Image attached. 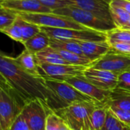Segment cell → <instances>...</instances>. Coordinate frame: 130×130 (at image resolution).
<instances>
[{
  "label": "cell",
  "instance_id": "27",
  "mask_svg": "<svg viewBox=\"0 0 130 130\" xmlns=\"http://www.w3.org/2000/svg\"><path fill=\"white\" fill-rule=\"evenodd\" d=\"M64 125L63 120L55 112L52 111L47 115L44 130H62Z\"/></svg>",
  "mask_w": 130,
  "mask_h": 130
},
{
  "label": "cell",
  "instance_id": "8",
  "mask_svg": "<svg viewBox=\"0 0 130 130\" xmlns=\"http://www.w3.org/2000/svg\"><path fill=\"white\" fill-rule=\"evenodd\" d=\"M23 105L12 95L0 87V122L4 130H9L21 114Z\"/></svg>",
  "mask_w": 130,
  "mask_h": 130
},
{
  "label": "cell",
  "instance_id": "19",
  "mask_svg": "<svg viewBox=\"0 0 130 130\" xmlns=\"http://www.w3.org/2000/svg\"><path fill=\"white\" fill-rule=\"evenodd\" d=\"M107 104H100L93 110L90 122V130H102L108 114Z\"/></svg>",
  "mask_w": 130,
  "mask_h": 130
},
{
  "label": "cell",
  "instance_id": "38",
  "mask_svg": "<svg viewBox=\"0 0 130 130\" xmlns=\"http://www.w3.org/2000/svg\"><path fill=\"white\" fill-rule=\"evenodd\" d=\"M0 130H4V129H3V126H2L1 122H0Z\"/></svg>",
  "mask_w": 130,
  "mask_h": 130
},
{
  "label": "cell",
  "instance_id": "26",
  "mask_svg": "<svg viewBox=\"0 0 130 130\" xmlns=\"http://www.w3.org/2000/svg\"><path fill=\"white\" fill-rule=\"evenodd\" d=\"M22 19L19 17L15 20V22L7 29L3 31L2 33H4L7 36H9L12 40L23 43V30H22Z\"/></svg>",
  "mask_w": 130,
  "mask_h": 130
},
{
  "label": "cell",
  "instance_id": "28",
  "mask_svg": "<svg viewBox=\"0 0 130 130\" xmlns=\"http://www.w3.org/2000/svg\"><path fill=\"white\" fill-rule=\"evenodd\" d=\"M102 130H130V126L119 122L116 118L114 117V116L109 111L108 109L107 117Z\"/></svg>",
  "mask_w": 130,
  "mask_h": 130
},
{
  "label": "cell",
  "instance_id": "24",
  "mask_svg": "<svg viewBox=\"0 0 130 130\" xmlns=\"http://www.w3.org/2000/svg\"><path fill=\"white\" fill-rule=\"evenodd\" d=\"M106 41L109 46L116 43H130V31L118 28L112 29L106 32Z\"/></svg>",
  "mask_w": 130,
  "mask_h": 130
},
{
  "label": "cell",
  "instance_id": "1",
  "mask_svg": "<svg viewBox=\"0 0 130 130\" xmlns=\"http://www.w3.org/2000/svg\"><path fill=\"white\" fill-rule=\"evenodd\" d=\"M0 73L7 80L24 104L39 99L53 111L60 108L57 99L47 87L44 77H34L21 68L14 60L0 51Z\"/></svg>",
  "mask_w": 130,
  "mask_h": 130
},
{
  "label": "cell",
  "instance_id": "14",
  "mask_svg": "<svg viewBox=\"0 0 130 130\" xmlns=\"http://www.w3.org/2000/svg\"><path fill=\"white\" fill-rule=\"evenodd\" d=\"M74 6L92 12L107 19L112 20L109 11L110 0H70Z\"/></svg>",
  "mask_w": 130,
  "mask_h": 130
},
{
  "label": "cell",
  "instance_id": "23",
  "mask_svg": "<svg viewBox=\"0 0 130 130\" xmlns=\"http://www.w3.org/2000/svg\"><path fill=\"white\" fill-rule=\"evenodd\" d=\"M55 50L59 53V54L63 57V59L70 65L91 67V65L93 63V62L90 61L89 59H87L86 57L80 56L79 54L66 51H63V50H59V49H55Z\"/></svg>",
  "mask_w": 130,
  "mask_h": 130
},
{
  "label": "cell",
  "instance_id": "12",
  "mask_svg": "<svg viewBox=\"0 0 130 130\" xmlns=\"http://www.w3.org/2000/svg\"><path fill=\"white\" fill-rule=\"evenodd\" d=\"M63 81L68 83L84 95L100 103L106 104L112 96V92L103 90L95 87L82 76L71 77Z\"/></svg>",
  "mask_w": 130,
  "mask_h": 130
},
{
  "label": "cell",
  "instance_id": "6",
  "mask_svg": "<svg viewBox=\"0 0 130 130\" xmlns=\"http://www.w3.org/2000/svg\"><path fill=\"white\" fill-rule=\"evenodd\" d=\"M50 38L58 40H69L74 41H106V33L86 29L73 28H53L40 27Z\"/></svg>",
  "mask_w": 130,
  "mask_h": 130
},
{
  "label": "cell",
  "instance_id": "5",
  "mask_svg": "<svg viewBox=\"0 0 130 130\" xmlns=\"http://www.w3.org/2000/svg\"><path fill=\"white\" fill-rule=\"evenodd\" d=\"M44 79L47 87L57 99L60 108L68 106L75 103L96 102L63 80H57L51 78Z\"/></svg>",
  "mask_w": 130,
  "mask_h": 130
},
{
  "label": "cell",
  "instance_id": "39",
  "mask_svg": "<svg viewBox=\"0 0 130 130\" xmlns=\"http://www.w3.org/2000/svg\"><path fill=\"white\" fill-rule=\"evenodd\" d=\"M4 1H9V0H0V2H4Z\"/></svg>",
  "mask_w": 130,
  "mask_h": 130
},
{
  "label": "cell",
  "instance_id": "22",
  "mask_svg": "<svg viewBox=\"0 0 130 130\" xmlns=\"http://www.w3.org/2000/svg\"><path fill=\"white\" fill-rule=\"evenodd\" d=\"M110 15L113 23L118 28H122L128 25L130 21V14L123 9L109 4Z\"/></svg>",
  "mask_w": 130,
  "mask_h": 130
},
{
  "label": "cell",
  "instance_id": "2",
  "mask_svg": "<svg viewBox=\"0 0 130 130\" xmlns=\"http://www.w3.org/2000/svg\"><path fill=\"white\" fill-rule=\"evenodd\" d=\"M103 103L96 102H81L71 104L55 112L71 130H90V122L95 108Z\"/></svg>",
  "mask_w": 130,
  "mask_h": 130
},
{
  "label": "cell",
  "instance_id": "37",
  "mask_svg": "<svg viewBox=\"0 0 130 130\" xmlns=\"http://www.w3.org/2000/svg\"><path fill=\"white\" fill-rule=\"evenodd\" d=\"M62 130H71V129H70V128L66 125V124H65V125L63 126V128H62Z\"/></svg>",
  "mask_w": 130,
  "mask_h": 130
},
{
  "label": "cell",
  "instance_id": "20",
  "mask_svg": "<svg viewBox=\"0 0 130 130\" xmlns=\"http://www.w3.org/2000/svg\"><path fill=\"white\" fill-rule=\"evenodd\" d=\"M106 104L108 107L130 111V94L115 90L112 91V96Z\"/></svg>",
  "mask_w": 130,
  "mask_h": 130
},
{
  "label": "cell",
  "instance_id": "35",
  "mask_svg": "<svg viewBox=\"0 0 130 130\" xmlns=\"http://www.w3.org/2000/svg\"><path fill=\"white\" fill-rule=\"evenodd\" d=\"M110 5L120 7L130 14V1L128 0H111Z\"/></svg>",
  "mask_w": 130,
  "mask_h": 130
},
{
  "label": "cell",
  "instance_id": "13",
  "mask_svg": "<svg viewBox=\"0 0 130 130\" xmlns=\"http://www.w3.org/2000/svg\"><path fill=\"white\" fill-rule=\"evenodd\" d=\"M0 6L22 13H52L39 0H9L0 2Z\"/></svg>",
  "mask_w": 130,
  "mask_h": 130
},
{
  "label": "cell",
  "instance_id": "29",
  "mask_svg": "<svg viewBox=\"0 0 130 130\" xmlns=\"http://www.w3.org/2000/svg\"><path fill=\"white\" fill-rule=\"evenodd\" d=\"M116 90L130 94V71L118 75Z\"/></svg>",
  "mask_w": 130,
  "mask_h": 130
},
{
  "label": "cell",
  "instance_id": "15",
  "mask_svg": "<svg viewBox=\"0 0 130 130\" xmlns=\"http://www.w3.org/2000/svg\"><path fill=\"white\" fill-rule=\"evenodd\" d=\"M84 55L93 63L100 59L110 50V46L103 41H77Z\"/></svg>",
  "mask_w": 130,
  "mask_h": 130
},
{
  "label": "cell",
  "instance_id": "11",
  "mask_svg": "<svg viewBox=\"0 0 130 130\" xmlns=\"http://www.w3.org/2000/svg\"><path fill=\"white\" fill-rule=\"evenodd\" d=\"M95 87L107 91H114L118 83V74L100 69L87 67L82 76Z\"/></svg>",
  "mask_w": 130,
  "mask_h": 130
},
{
  "label": "cell",
  "instance_id": "3",
  "mask_svg": "<svg viewBox=\"0 0 130 130\" xmlns=\"http://www.w3.org/2000/svg\"><path fill=\"white\" fill-rule=\"evenodd\" d=\"M53 13L71 18L88 29L103 33L116 28L112 20L103 18L92 12L82 9L75 6H69L56 9L53 11Z\"/></svg>",
  "mask_w": 130,
  "mask_h": 130
},
{
  "label": "cell",
  "instance_id": "31",
  "mask_svg": "<svg viewBox=\"0 0 130 130\" xmlns=\"http://www.w3.org/2000/svg\"><path fill=\"white\" fill-rule=\"evenodd\" d=\"M108 108H109V111L119 122L130 126V111L122 110L114 107H108Z\"/></svg>",
  "mask_w": 130,
  "mask_h": 130
},
{
  "label": "cell",
  "instance_id": "36",
  "mask_svg": "<svg viewBox=\"0 0 130 130\" xmlns=\"http://www.w3.org/2000/svg\"><path fill=\"white\" fill-rule=\"evenodd\" d=\"M122 29H125V30H127V31H130V25L125 26V27H124V28H122Z\"/></svg>",
  "mask_w": 130,
  "mask_h": 130
},
{
  "label": "cell",
  "instance_id": "25",
  "mask_svg": "<svg viewBox=\"0 0 130 130\" xmlns=\"http://www.w3.org/2000/svg\"><path fill=\"white\" fill-rule=\"evenodd\" d=\"M18 13L0 6V32L10 27L17 19Z\"/></svg>",
  "mask_w": 130,
  "mask_h": 130
},
{
  "label": "cell",
  "instance_id": "9",
  "mask_svg": "<svg viewBox=\"0 0 130 130\" xmlns=\"http://www.w3.org/2000/svg\"><path fill=\"white\" fill-rule=\"evenodd\" d=\"M91 67L119 75L130 71V55L116 53L110 50L100 59L93 62Z\"/></svg>",
  "mask_w": 130,
  "mask_h": 130
},
{
  "label": "cell",
  "instance_id": "30",
  "mask_svg": "<svg viewBox=\"0 0 130 130\" xmlns=\"http://www.w3.org/2000/svg\"><path fill=\"white\" fill-rule=\"evenodd\" d=\"M39 1L46 7L53 11L64 8L69 6H74L73 3L70 0H39Z\"/></svg>",
  "mask_w": 130,
  "mask_h": 130
},
{
  "label": "cell",
  "instance_id": "32",
  "mask_svg": "<svg viewBox=\"0 0 130 130\" xmlns=\"http://www.w3.org/2000/svg\"><path fill=\"white\" fill-rule=\"evenodd\" d=\"M0 87H2L3 89H4L6 91H7L8 93H9L11 95H12L15 98L17 99V100H19L23 106H24V103L23 101L21 100V98L19 97V96L17 94V93L14 90V89L12 88V87L10 85V84L7 81V80L4 77V76L0 73Z\"/></svg>",
  "mask_w": 130,
  "mask_h": 130
},
{
  "label": "cell",
  "instance_id": "16",
  "mask_svg": "<svg viewBox=\"0 0 130 130\" xmlns=\"http://www.w3.org/2000/svg\"><path fill=\"white\" fill-rule=\"evenodd\" d=\"M19 66L29 74L36 77H43L37 62L35 54L25 49L17 57H14Z\"/></svg>",
  "mask_w": 130,
  "mask_h": 130
},
{
  "label": "cell",
  "instance_id": "18",
  "mask_svg": "<svg viewBox=\"0 0 130 130\" xmlns=\"http://www.w3.org/2000/svg\"><path fill=\"white\" fill-rule=\"evenodd\" d=\"M35 57L38 64H68L59 54V53L51 47H48L46 49L35 54Z\"/></svg>",
  "mask_w": 130,
  "mask_h": 130
},
{
  "label": "cell",
  "instance_id": "34",
  "mask_svg": "<svg viewBox=\"0 0 130 130\" xmlns=\"http://www.w3.org/2000/svg\"><path fill=\"white\" fill-rule=\"evenodd\" d=\"M9 130H30L22 113L17 117Z\"/></svg>",
  "mask_w": 130,
  "mask_h": 130
},
{
  "label": "cell",
  "instance_id": "10",
  "mask_svg": "<svg viewBox=\"0 0 130 130\" xmlns=\"http://www.w3.org/2000/svg\"><path fill=\"white\" fill-rule=\"evenodd\" d=\"M38 68L44 78L66 80L71 77L83 76L84 72L87 67L70 64L39 63Z\"/></svg>",
  "mask_w": 130,
  "mask_h": 130
},
{
  "label": "cell",
  "instance_id": "33",
  "mask_svg": "<svg viewBox=\"0 0 130 130\" xmlns=\"http://www.w3.org/2000/svg\"><path fill=\"white\" fill-rule=\"evenodd\" d=\"M111 51L125 54L130 55V43L129 42H122V43H116L110 46Z\"/></svg>",
  "mask_w": 130,
  "mask_h": 130
},
{
  "label": "cell",
  "instance_id": "40",
  "mask_svg": "<svg viewBox=\"0 0 130 130\" xmlns=\"http://www.w3.org/2000/svg\"><path fill=\"white\" fill-rule=\"evenodd\" d=\"M128 1H130V0H128Z\"/></svg>",
  "mask_w": 130,
  "mask_h": 130
},
{
  "label": "cell",
  "instance_id": "21",
  "mask_svg": "<svg viewBox=\"0 0 130 130\" xmlns=\"http://www.w3.org/2000/svg\"><path fill=\"white\" fill-rule=\"evenodd\" d=\"M50 47L54 49L63 50L69 52H72L80 56H84L82 49L77 41H69V40H58V39H51L50 41Z\"/></svg>",
  "mask_w": 130,
  "mask_h": 130
},
{
  "label": "cell",
  "instance_id": "17",
  "mask_svg": "<svg viewBox=\"0 0 130 130\" xmlns=\"http://www.w3.org/2000/svg\"><path fill=\"white\" fill-rule=\"evenodd\" d=\"M50 41L51 38L44 31H41L39 33L26 41L23 45L25 46V49L35 54L50 47Z\"/></svg>",
  "mask_w": 130,
  "mask_h": 130
},
{
  "label": "cell",
  "instance_id": "7",
  "mask_svg": "<svg viewBox=\"0 0 130 130\" xmlns=\"http://www.w3.org/2000/svg\"><path fill=\"white\" fill-rule=\"evenodd\" d=\"M53 110L39 99L25 103L22 109V115L30 130H44L47 115Z\"/></svg>",
  "mask_w": 130,
  "mask_h": 130
},
{
  "label": "cell",
  "instance_id": "4",
  "mask_svg": "<svg viewBox=\"0 0 130 130\" xmlns=\"http://www.w3.org/2000/svg\"><path fill=\"white\" fill-rule=\"evenodd\" d=\"M23 20L36 25L39 27L53 28H73L86 30L88 29L71 18L57 15L54 13H22L17 12ZM91 30V29H90Z\"/></svg>",
  "mask_w": 130,
  "mask_h": 130
}]
</instances>
